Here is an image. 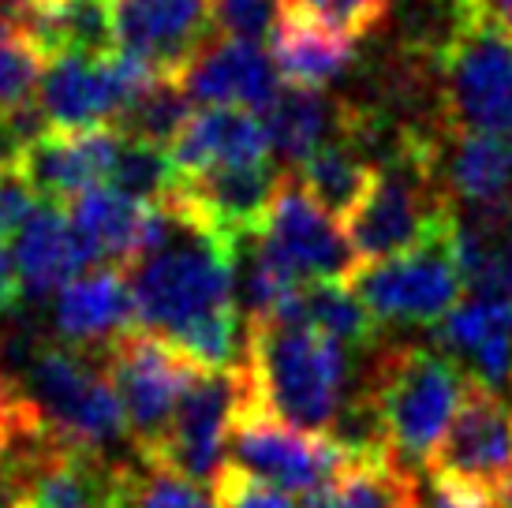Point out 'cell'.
<instances>
[{"mask_svg": "<svg viewBox=\"0 0 512 508\" xmlns=\"http://www.w3.org/2000/svg\"><path fill=\"white\" fill-rule=\"evenodd\" d=\"M172 225L165 243L131 269L135 322L161 340L236 314V240L169 206ZM243 314V311H240Z\"/></svg>", "mask_w": 512, "mask_h": 508, "instance_id": "1", "label": "cell"}, {"mask_svg": "<svg viewBox=\"0 0 512 508\" xmlns=\"http://www.w3.org/2000/svg\"><path fill=\"white\" fill-rule=\"evenodd\" d=\"M247 385L251 400L292 430L329 438L348 400V348L311 325H247Z\"/></svg>", "mask_w": 512, "mask_h": 508, "instance_id": "2", "label": "cell"}, {"mask_svg": "<svg viewBox=\"0 0 512 508\" xmlns=\"http://www.w3.org/2000/svg\"><path fill=\"white\" fill-rule=\"evenodd\" d=\"M363 385L382 415L389 460L408 475L434 464L471 389L468 374L449 355L423 344H400L382 352L370 363Z\"/></svg>", "mask_w": 512, "mask_h": 508, "instance_id": "3", "label": "cell"}, {"mask_svg": "<svg viewBox=\"0 0 512 508\" xmlns=\"http://www.w3.org/2000/svg\"><path fill=\"white\" fill-rule=\"evenodd\" d=\"M19 385L38 404L49 430L72 449L113 456L116 445L131 438L124 404L105 367L68 344H38Z\"/></svg>", "mask_w": 512, "mask_h": 508, "instance_id": "4", "label": "cell"}, {"mask_svg": "<svg viewBox=\"0 0 512 508\" xmlns=\"http://www.w3.org/2000/svg\"><path fill=\"white\" fill-rule=\"evenodd\" d=\"M445 131L512 142V34L490 19H456L438 49Z\"/></svg>", "mask_w": 512, "mask_h": 508, "instance_id": "5", "label": "cell"}, {"mask_svg": "<svg viewBox=\"0 0 512 508\" xmlns=\"http://www.w3.org/2000/svg\"><path fill=\"white\" fill-rule=\"evenodd\" d=\"M352 292L363 299L370 318L382 325H438L460 303L464 277L456 266L453 228L408 254L359 266Z\"/></svg>", "mask_w": 512, "mask_h": 508, "instance_id": "6", "label": "cell"}, {"mask_svg": "<svg viewBox=\"0 0 512 508\" xmlns=\"http://www.w3.org/2000/svg\"><path fill=\"white\" fill-rule=\"evenodd\" d=\"M225 464L240 467L292 497H314L341 479L352 460L337 449V441L292 430L247 396L228 430Z\"/></svg>", "mask_w": 512, "mask_h": 508, "instance_id": "7", "label": "cell"}, {"mask_svg": "<svg viewBox=\"0 0 512 508\" xmlns=\"http://www.w3.org/2000/svg\"><path fill=\"white\" fill-rule=\"evenodd\" d=\"M247 396V370H195L169 434L157 441V449L139 456V464L172 471L195 486L214 482L228 460L232 419Z\"/></svg>", "mask_w": 512, "mask_h": 508, "instance_id": "8", "label": "cell"}, {"mask_svg": "<svg viewBox=\"0 0 512 508\" xmlns=\"http://www.w3.org/2000/svg\"><path fill=\"white\" fill-rule=\"evenodd\" d=\"M101 367L124 404L135 449L139 456H146L169 434L180 400L199 367H191L169 340L154 337L146 329H131L116 344H109L101 352Z\"/></svg>", "mask_w": 512, "mask_h": 508, "instance_id": "9", "label": "cell"}, {"mask_svg": "<svg viewBox=\"0 0 512 508\" xmlns=\"http://www.w3.org/2000/svg\"><path fill=\"white\" fill-rule=\"evenodd\" d=\"M150 79V71L120 53L109 60L60 57L45 64L34 105L49 131H101L124 116L139 86Z\"/></svg>", "mask_w": 512, "mask_h": 508, "instance_id": "10", "label": "cell"}, {"mask_svg": "<svg viewBox=\"0 0 512 508\" xmlns=\"http://www.w3.org/2000/svg\"><path fill=\"white\" fill-rule=\"evenodd\" d=\"M270 258L285 269L296 284L311 281H352L356 277V254L337 221L314 202L292 172L273 198L266 228L258 232Z\"/></svg>", "mask_w": 512, "mask_h": 508, "instance_id": "11", "label": "cell"}, {"mask_svg": "<svg viewBox=\"0 0 512 508\" xmlns=\"http://www.w3.org/2000/svg\"><path fill=\"white\" fill-rule=\"evenodd\" d=\"M116 53L150 75L180 79L214 42L217 12L210 0H113Z\"/></svg>", "mask_w": 512, "mask_h": 508, "instance_id": "12", "label": "cell"}, {"mask_svg": "<svg viewBox=\"0 0 512 508\" xmlns=\"http://www.w3.org/2000/svg\"><path fill=\"white\" fill-rule=\"evenodd\" d=\"M430 471L490 490L501 501L512 490V408L505 393L471 385L441 441Z\"/></svg>", "mask_w": 512, "mask_h": 508, "instance_id": "13", "label": "cell"}, {"mask_svg": "<svg viewBox=\"0 0 512 508\" xmlns=\"http://www.w3.org/2000/svg\"><path fill=\"white\" fill-rule=\"evenodd\" d=\"M128 467L113 456L72 449L53 441L30 464H23L4 486L8 501L23 508H124Z\"/></svg>", "mask_w": 512, "mask_h": 508, "instance_id": "14", "label": "cell"}, {"mask_svg": "<svg viewBox=\"0 0 512 508\" xmlns=\"http://www.w3.org/2000/svg\"><path fill=\"white\" fill-rule=\"evenodd\" d=\"M273 53L240 38H214L180 75L187 98L206 109H247L270 113L277 94L285 90Z\"/></svg>", "mask_w": 512, "mask_h": 508, "instance_id": "15", "label": "cell"}, {"mask_svg": "<svg viewBox=\"0 0 512 508\" xmlns=\"http://www.w3.org/2000/svg\"><path fill=\"white\" fill-rule=\"evenodd\" d=\"M434 348L468 374L471 385L512 389V299H460L434 325Z\"/></svg>", "mask_w": 512, "mask_h": 508, "instance_id": "16", "label": "cell"}, {"mask_svg": "<svg viewBox=\"0 0 512 508\" xmlns=\"http://www.w3.org/2000/svg\"><path fill=\"white\" fill-rule=\"evenodd\" d=\"M120 154V131H45L23 154V176L42 195V202L68 206L90 187L109 184L113 161Z\"/></svg>", "mask_w": 512, "mask_h": 508, "instance_id": "17", "label": "cell"}, {"mask_svg": "<svg viewBox=\"0 0 512 508\" xmlns=\"http://www.w3.org/2000/svg\"><path fill=\"white\" fill-rule=\"evenodd\" d=\"M135 325L139 322H135L131 273L120 266L86 269L53 303V329L75 352H83V348L105 352Z\"/></svg>", "mask_w": 512, "mask_h": 508, "instance_id": "18", "label": "cell"}, {"mask_svg": "<svg viewBox=\"0 0 512 508\" xmlns=\"http://www.w3.org/2000/svg\"><path fill=\"white\" fill-rule=\"evenodd\" d=\"M12 262L30 299L60 296L79 273L98 266V258L72 225L68 210L57 202H42L27 217V225L15 232Z\"/></svg>", "mask_w": 512, "mask_h": 508, "instance_id": "19", "label": "cell"}, {"mask_svg": "<svg viewBox=\"0 0 512 508\" xmlns=\"http://www.w3.org/2000/svg\"><path fill=\"white\" fill-rule=\"evenodd\" d=\"M434 172L441 195L453 210L475 206H501L512 202V142L471 135V131H445L434 139Z\"/></svg>", "mask_w": 512, "mask_h": 508, "instance_id": "20", "label": "cell"}, {"mask_svg": "<svg viewBox=\"0 0 512 508\" xmlns=\"http://www.w3.org/2000/svg\"><path fill=\"white\" fill-rule=\"evenodd\" d=\"M172 161L180 176L236 169V165H266L273 161L270 127L247 109H202V113H191L184 135L172 142Z\"/></svg>", "mask_w": 512, "mask_h": 508, "instance_id": "21", "label": "cell"}, {"mask_svg": "<svg viewBox=\"0 0 512 508\" xmlns=\"http://www.w3.org/2000/svg\"><path fill=\"white\" fill-rule=\"evenodd\" d=\"M356 49V34L303 12H285L273 34V60L281 79L285 86L303 90H326L329 83H337L356 64Z\"/></svg>", "mask_w": 512, "mask_h": 508, "instance_id": "22", "label": "cell"}, {"mask_svg": "<svg viewBox=\"0 0 512 508\" xmlns=\"http://www.w3.org/2000/svg\"><path fill=\"white\" fill-rule=\"evenodd\" d=\"M453 247L471 296L512 299V202L456 210Z\"/></svg>", "mask_w": 512, "mask_h": 508, "instance_id": "23", "label": "cell"}, {"mask_svg": "<svg viewBox=\"0 0 512 508\" xmlns=\"http://www.w3.org/2000/svg\"><path fill=\"white\" fill-rule=\"evenodd\" d=\"M27 38L49 60L116 57L113 0H30Z\"/></svg>", "mask_w": 512, "mask_h": 508, "instance_id": "24", "label": "cell"}, {"mask_svg": "<svg viewBox=\"0 0 512 508\" xmlns=\"http://www.w3.org/2000/svg\"><path fill=\"white\" fill-rule=\"evenodd\" d=\"M344 124H348V101L303 86H285L266 113L273 154L285 157L292 169H299L326 142L341 139Z\"/></svg>", "mask_w": 512, "mask_h": 508, "instance_id": "25", "label": "cell"}, {"mask_svg": "<svg viewBox=\"0 0 512 508\" xmlns=\"http://www.w3.org/2000/svg\"><path fill=\"white\" fill-rule=\"evenodd\" d=\"M270 322H296L311 325L318 333H326L329 340H337L344 348H370L378 340V322L370 318L363 307V299L352 292L348 281H311L299 284L292 299L285 303V311L270 318Z\"/></svg>", "mask_w": 512, "mask_h": 508, "instance_id": "26", "label": "cell"}, {"mask_svg": "<svg viewBox=\"0 0 512 508\" xmlns=\"http://www.w3.org/2000/svg\"><path fill=\"white\" fill-rule=\"evenodd\" d=\"M299 187L333 217L348 221L363 206L370 184H374V165L352 139H333L322 150H314L296 172Z\"/></svg>", "mask_w": 512, "mask_h": 508, "instance_id": "27", "label": "cell"}, {"mask_svg": "<svg viewBox=\"0 0 512 508\" xmlns=\"http://www.w3.org/2000/svg\"><path fill=\"white\" fill-rule=\"evenodd\" d=\"M187 120H191V98L180 86V79H161L154 75L150 83L139 86V94L131 98L124 116L116 120V131L131 142H146V146H165L184 135Z\"/></svg>", "mask_w": 512, "mask_h": 508, "instance_id": "28", "label": "cell"}, {"mask_svg": "<svg viewBox=\"0 0 512 508\" xmlns=\"http://www.w3.org/2000/svg\"><path fill=\"white\" fill-rule=\"evenodd\" d=\"M307 508H415V479L397 464H352Z\"/></svg>", "mask_w": 512, "mask_h": 508, "instance_id": "29", "label": "cell"}, {"mask_svg": "<svg viewBox=\"0 0 512 508\" xmlns=\"http://www.w3.org/2000/svg\"><path fill=\"white\" fill-rule=\"evenodd\" d=\"M176 184H180V169L172 161V150L131 142L120 135V154H116L113 172H109V187H116L120 195L135 198V202L161 206L172 198Z\"/></svg>", "mask_w": 512, "mask_h": 508, "instance_id": "30", "label": "cell"}, {"mask_svg": "<svg viewBox=\"0 0 512 508\" xmlns=\"http://www.w3.org/2000/svg\"><path fill=\"white\" fill-rule=\"evenodd\" d=\"M42 71V49L23 30H0V116H15L34 105Z\"/></svg>", "mask_w": 512, "mask_h": 508, "instance_id": "31", "label": "cell"}, {"mask_svg": "<svg viewBox=\"0 0 512 508\" xmlns=\"http://www.w3.org/2000/svg\"><path fill=\"white\" fill-rule=\"evenodd\" d=\"M124 508H217V505L206 501V494H202L195 482L180 479L172 471H161V467L139 464V467H128Z\"/></svg>", "mask_w": 512, "mask_h": 508, "instance_id": "32", "label": "cell"}, {"mask_svg": "<svg viewBox=\"0 0 512 508\" xmlns=\"http://www.w3.org/2000/svg\"><path fill=\"white\" fill-rule=\"evenodd\" d=\"M214 12H217V30L225 38L262 45L281 27L285 0H217Z\"/></svg>", "mask_w": 512, "mask_h": 508, "instance_id": "33", "label": "cell"}, {"mask_svg": "<svg viewBox=\"0 0 512 508\" xmlns=\"http://www.w3.org/2000/svg\"><path fill=\"white\" fill-rule=\"evenodd\" d=\"M214 486V505L217 508H299L292 501V494L277 490L270 482L247 475L240 467L225 464L217 471V479L210 482Z\"/></svg>", "mask_w": 512, "mask_h": 508, "instance_id": "34", "label": "cell"}, {"mask_svg": "<svg viewBox=\"0 0 512 508\" xmlns=\"http://www.w3.org/2000/svg\"><path fill=\"white\" fill-rule=\"evenodd\" d=\"M415 479V508H501V497L479 486H468L460 479L438 475V471H419Z\"/></svg>", "mask_w": 512, "mask_h": 508, "instance_id": "35", "label": "cell"}, {"mask_svg": "<svg viewBox=\"0 0 512 508\" xmlns=\"http://www.w3.org/2000/svg\"><path fill=\"white\" fill-rule=\"evenodd\" d=\"M49 124L45 116L38 113V105H27L23 113L15 116H0V172L19 169L23 165V154L34 139H42Z\"/></svg>", "mask_w": 512, "mask_h": 508, "instance_id": "36", "label": "cell"}, {"mask_svg": "<svg viewBox=\"0 0 512 508\" xmlns=\"http://www.w3.org/2000/svg\"><path fill=\"white\" fill-rule=\"evenodd\" d=\"M393 8V0H337V12H341V23L348 34H370L374 27H382L385 15Z\"/></svg>", "mask_w": 512, "mask_h": 508, "instance_id": "37", "label": "cell"}, {"mask_svg": "<svg viewBox=\"0 0 512 508\" xmlns=\"http://www.w3.org/2000/svg\"><path fill=\"white\" fill-rule=\"evenodd\" d=\"M19 292H23V284H19V273H15L12 254L4 251V243H0V318L15 311Z\"/></svg>", "mask_w": 512, "mask_h": 508, "instance_id": "38", "label": "cell"}, {"mask_svg": "<svg viewBox=\"0 0 512 508\" xmlns=\"http://www.w3.org/2000/svg\"><path fill=\"white\" fill-rule=\"evenodd\" d=\"M30 0H0V30H23L27 34Z\"/></svg>", "mask_w": 512, "mask_h": 508, "instance_id": "39", "label": "cell"}, {"mask_svg": "<svg viewBox=\"0 0 512 508\" xmlns=\"http://www.w3.org/2000/svg\"><path fill=\"white\" fill-rule=\"evenodd\" d=\"M0 508H23L19 501H8V497H0Z\"/></svg>", "mask_w": 512, "mask_h": 508, "instance_id": "40", "label": "cell"}, {"mask_svg": "<svg viewBox=\"0 0 512 508\" xmlns=\"http://www.w3.org/2000/svg\"><path fill=\"white\" fill-rule=\"evenodd\" d=\"M501 508H512V494H509V497H505V501H501Z\"/></svg>", "mask_w": 512, "mask_h": 508, "instance_id": "41", "label": "cell"}, {"mask_svg": "<svg viewBox=\"0 0 512 508\" xmlns=\"http://www.w3.org/2000/svg\"><path fill=\"white\" fill-rule=\"evenodd\" d=\"M509 494H512V490H509Z\"/></svg>", "mask_w": 512, "mask_h": 508, "instance_id": "42", "label": "cell"}]
</instances>
